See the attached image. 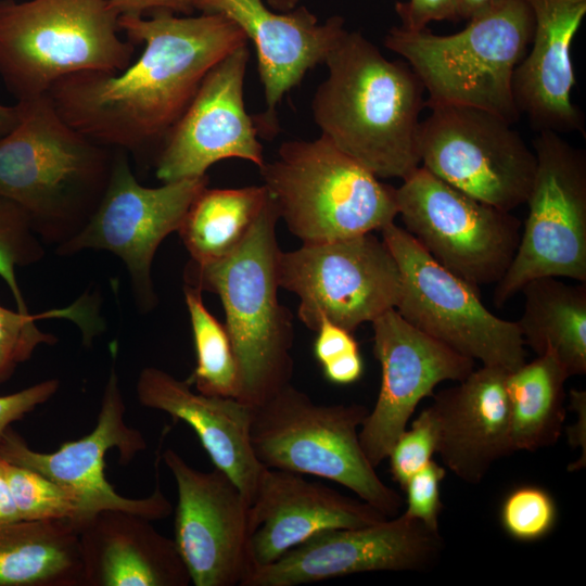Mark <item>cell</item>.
<instances>
[{
  "label": "cell",
  "mask_w": 586,
  "mask_h": 586,
  "mask_svg": "<svg viewBox=\"0 0 586 586\" xmlns=\"http://www.w3.org/2000/svg\"><path fill=\"white\" fill-rule=\"evenodd\" d=\"M118 23L129 41L144 44L137 60L118 72L71 74L47 94L62 118L93 141L133 155L160 151L207 73L249 40L221 14L157 11L150 18L119 15Z\"/></svg>",
  "instance_id": "6da1fadb"
},
{
  "label": "cell",
  "mask_w": 586,
  "mask_h": 586,
  "mask_svg": "<svg viewBox=\"0 0 586 586\" xmlns=\"http://www.w3.org/2000/svg\"><path fill=\"white\" fill-rule=\"evenodd\" d=\"M313 98L321 136L378 178L404 179L420 165L424 88L404 62L387 60L360 31L345 30L328 53Z\"/></svg>",
  "instance_id": "7a4b0ae2"
},
{
  "label": "cell",
  "mask_w": 586,
  "mask_h": 586,
  "mask_svg": "<svg viewBox=\"0 0 586 586\" xmlns=\"http://www.w3.org/2000/svg\"><path fill=\"white\" fill-rule=\"evenodd\" d=\"M16 103L20 122L0 138V196L21 206L41 241L56 249L93 214L114 149L68 125L48 94Z\"/></svg>",
  "instance_id": "3957f363"
},
{
  "label": "cell",
  "mask_w": 586,
  "mask_h": 586,
  "mask_svg": "<svg viewBox=\"0 0 586 586\" xmlns=\"http://www.w3.org/2000/svg\"><path fill=\"white\" fill-rule=\"evenodd\" d=\"M278 211L268 194L251 233L228 257L211 264L191 259L184 284L219 296L239 370L237 399L255 408L291 383L294 361L292 314L278 297Z\"/></svg>",
  "instance_id": "277c9868"
},
{
  "label": "cell",
  "mask_w": 586,
  "mask_h": 586,
  "mask_svg": "<svg viewBox=\"0 0 586 586\" xmlns=\"http://www.w3.org/2000/svg\"><path fill=\"white\" fill-rule=\"evenodd\" d=\"M534 26L526 0H507L470 20L458 33L442 36L428 28L392 27L384 44L416 73L429 94L425 106H473L514 124L521 114L512 93V77L530 48Z\"/></svg>",
  "instance_id": "5b68a950"
},
{
  "label": "cell",
  "mask_w": 586,
  "mask_h": 586,
  "mask_svg": "<svg viewBox=\"0 0 586 586\" xmlns=\"http://www.w3.org/2000/svg\"><path fill=\"white\" fill-rule=\"evenodd\" d=\"M110 0H0V77L16 100L47 94L59 79L118 72L135 44L120 37Z\"/></svg>",
  "instance_id": "8992f818"
},
{
  "label": "cell",
  "mask_w": 586,
  "mask_h": 586,
  "mask_svg": "<svg viewBox=\"0 0 586 586\" xmlns=\"http://www.w3.org/2000/svg\"><path fill=\"white\" fill-rule=\"evenodd\" d=\"M259 173L279 218L303 243L380 231L397 216L396 188L323 136L282 142Z\"/></svg>",
  "instance_id": "52a82bcc"
},
{
  "label": "cell",
  "mask_w": 586,
  "mask_h": 586,
  "mask_svg": "<svg viewBox=\"0 0 586 586\" xmlns=\"http://www.w3.org/2000/svg\"><path fill=\"white\" fill-rule=\"evenodd\" d=\"M368 413L360 404H317L290 383L252 408V447L266 468L330 480L394 517L403 498L380 479L360 445Z\"/></svg>",
  "instance_id": "ba28073f"
},
{
  "label": "cell",
  "mask_w": 586,
  "mask_h": 586,
  "mask_svg": "<svg viewBox=\"0 0 586 586\" xmlns=\"http://www.w3.org/2000/svg\"><path fill=\"white\" fill-rule=\"evenodd\" d=\"M536 169L524 204L527 217L515 255L496 283L502 306L536 278L586 283V155L560 133L538 131L533 141Z\"/></svg>",
  "instance_id": "9c48e42d"
},
{
  "label": "cell",
  "mask_w": 586,
  "mask_h": 586,
  "mask_svg": "<svg viewBox=\"0 0 586 586\" xmlns=\"http://www.w3.org/2000/svg\"><path fill=\"white\" fill-rule=\"evenodd\" d=\"M405 230L440 265L473 289L496 284L509 268L521 222L419 166L396 188Z\"/></svg>",
  "instance_id": "30bf717a"
},
{
  "label": "cell",
  "mask_w": 586,
  "mask_h": 586,
  "mask_svg": "<svg viewBox=\"0 0 586 586\" xmlns=\"http://www.w3.org/2000/svg\"><path fill=\"white\" fill-rule=\"evenodd\" d=\"M380 232L400 270L395 309L405 320L483 366L512 372L525 362L515 321L491 313L480 291L440 265L394 221Z\"/></svg>",
  "instance_id": "8fae6325"
},
{
  "label": "cell",
  "mask_w": 586,
  "mask_h": 586,
  "mask_svg": "<svg viewBox=\"0 0 586 586\" xmlns=\"http://www.w3.org/2000/svg\"><path fill=\"white\" fill-rule=\"evenodd\" d=\"M279 285L298 297L297 317L311 331L329 320L349 332L396 308L399 267L373 232L281 252Z\"/></svg>",
  "instance_id": "7c38bea8"
},
{
  "label": "cell",
  "mask_w": 586,
  "mask_h": 586,
  "mask_svg": "<svg viewBox=\"0 0 586 586\" xmlns=\"http://www.w3.org/2000/svg\"><path fill=\"white\" fill-rule=\"evenodd\" d=\"M420 122V164L456 189L500 209L524 204L536 157L512 124L488 111L430 104Z\"/></svg>",
  "instance_id": "4fadbf2b"
},
{
  "label": "cell",
  "mask_w": 586,
  "mask_h": 586,
  "mask_svg": "<svg viewBox=\"0 0 586 586\" xmlns=\"http://www.w3.org/2000/svg\"><path fill=\"white\" fill-rule=\"evenodd\" d=\"M208 184L207 175L142 186L129 154L114 149L105 191L82 230L55 249L60 256L92 250L106 251L124 264L137 308L150 313L157 305L152 279L155 253L167 235L177 232L194 199Z\"/></svg>",
  "instance_id": "5bb4252c"
},
{
  "label": "cell",
  "mask_w": 586,
  "mask_h": 586,
  "mask_svg": "<svg viewBox=\"0 0 586 586\" xmlns=\"http://www.w3.org/2000/svg\"><path fill=\"white\" fill-rule=\"evenodd\" d=\"M117 343L111 344L113 364L104 386L100 411L93 430L84 437L63 443L52 453L37 451L11 426L0 438V456L7 461L33 469L54 482L69 488L77 497L81 523L102 510H124L151 521L167 518L173 507L160 486V461L162 459L161 436L155 457V487L143 498H128L118 494L104 474L105 454L115 448L119 462L129 463L145 450L143 434L129 426L124 419L126 406L115 367Z\"/></svg>",
  "instance_id": "9a60e30c"
},
{
  "label": "cell",
  "mask_w": 586,
  "mask_h": 586,
  "mask_svg": "<svg viewBox=\"0 0 586 586\" xmlns=\"http://www.w3.org/2000/svg\"><path fill=\"white\" fill-rule=\"evenodd\" d=\"M438 528L403 513L394 519L315 534L273 562L254 569L242 586H296L378 572H422L441 559Z\"/></svg>",
  "instance_id": "2e32d148"
},
{
  "label": "cell",
  "mask_w": 586,
  "mask_h": 586,
  "mask_svg": "<svg viewBox=\"0 0 586 586\" xmlns=\"http://www.w3.org/2000/svg\"><path fill=\"white\" fill-rule=\"evenodd\" d=\"M162 460L177 486L175 544L195 586H242L252 571L249 502L219 469L191 467L173 448Z\"/></svg>",
  "instance_id": "e0dca14e"
},
{
  "label": "cell",
  "mask_w": 586,
  "mask_h": 586,
  "mask_svg": "<svg viewBox=\"0 0 586 586\" xmlns=\"http://www.w3.org/2000/svg\"><path fill=\"white\" fill-rule=\"evenodd\" d=\"M381 385L359 430L361 448L377 468L406 430L418 404L444 381L460 382L474 360L413 327L393 308L371 321Z\"/></svg>",
  "instance_id": "ac0fdd59"
},
{
  "label": "cell",
  "mask_w": 586,
  "mask_h": 586,
  "mask_svg": "<svg viewBox=\"0 0 586 586\" xmlns=\"http://www.w3.org/2000/svg\"><path fill=\"white\" fill-rule=\"evenodd\" d=\"M249 58L247 44L242 46L207 73L157 152L155 174L163 183L205 176L226 158L264 165L258 131L244 105Z\"/></svg>",
  "instance_id": "d6986e66"
},
{
  "label": "cell",
  "mask_w": 586,
  "mask_h": 586,
  "mask_svg": "<svg viewBox=\"0 0 586 586\" xmlns=\"http://www.w3.org/2000/svg\"><path fill=\"white\" fill-rule=\"evenodd\" d=\"M194 10L221 14L234 22L255 47L265 110L253 117L258 136L279 130L278 105L307 72L324 60L346 30L341 16L320 23L305 7L278 12L264 0H191Z\"/></svg>",
  "instance_id": "ffe728a7"
},
{
  "label": "cell",
  "mask_w": 586,
  "mask_h": 586,
  "mask_svg": "<svg viewBox=\"0 0 586 586\" xmlns=\"http://www.w3.org/2000/svg\"><path fill=\"white\" fill-rule=\"evenodd\" d=\"M387 518L366 501L303 474L264 467L249 507L252 571L317 533L366 526Z\"/></svg>",
  "instance_id": "44dd1931"
},
{
  "label": "cell",
  "mask_w": 586,
  "mask_h": 586,
  "mask_svg": "<svg viewBox=\"0 0 586 586\" xmlns=\"http://www.w3.org/2000/svg\"><path fill=\"white\" fill-rule=\"evenodd\" d=\"M534 34L512 77L520 114L537 131L584 132L582 110L572 101L575 72L571 47L586 14V0H526Z\"/></svg>",
  "instance_id": "7402d4cb"
},
{
  "label": "cell",
  "mask_w": 586,
  "mask_h": 586,
  "mask_svg": "<svg viewBox=\"0 0 586 586\" xmlns=\"http://www.w3.org/2000/svg\"><path fill=\"white\" fill-rule=\"evenodd\" d=\"M509 372L483 366L457 385L433 394L428 407L437 430L436 453L446 468L479 484L491 467L514 453L506 379Z\"/></svg>",
  "instance_id": "603a6c76"
},
{
  "label": "cell",
  "mask_w": 586,
  "mask_h": 586,
  "mask_svg": "<svg viewBox=\"0 0 586 586\" xmlns=\"http://www.w3.org/2000/svg\"><path fill=\"white\" fill-rule=\"evenodd\" d=\"M136 393L139 403L168 413L193 429L215 468L222 471L251 505L264 466L251 443L252 408L234 397L194 392L188 381L146 367Z\"/></svg>",
  "instance_id": "cb8c5ba5"
},
{
  "label": "cell",
  "mask_w": 586,
  "mask_h": 586,
  "mask_svg": "<svg viewBox=\"0 0 586 586\" xmlns=\"http://www.w3.org/2000/svg\"><path fill=\"white\" fill-rule=\"evenodd\" d=\"M79 525L82 586H188L189 572L175 540L151 520L102 510Z\"/></svg>",
  "instance_id": "d4e9b609"
},
{
  "label": "cell",
  "mask_w": 586,
  "mask_h": 586,
  "mask_svg": "<svg viewBox=\"0 0 586 586\" xmlns=\"http://www.w3.org/2000/svg\"><path fill=\"white\" fill-rule=\"evenodd\" d=\"M82 571L74 520L0 525V586H82Z\"/></svg>",
  "instance_id": "484cf974"
},
{
  "label": "cell",
  "mask_w": 586,
  "mask_h": 586,
  "mask_svg": "<svg viewBox=\"0 0 586 586\" xmlns=\"http://www.w3.org/2000/svg\"><path fill=\"white\" fill-rule=\"evenodd\" d=\"M520 292L524 309L517 326L537 356L552 354L570 377L586 372V283L568 284L555 277L526 282Z\"/></svg>",
  "instance_id": "4316f807"
},
{
  "label": "cell",
  "mask_w": 586,
  "mask_h": 586,
  "mask_svg": "<svg viewBox=\"0 0 586 586\" xmlns=\"http://www.w3.org/2000/svg\"><path fill=\"white\" fill-rule=\"evenodd\" d=\"M569 378L565 368L549 353L507 374L514 451H535L558 442L565 420L564 385Z\"/></svg>",
  "instance_id": "83f0119b"
},
{
  "label": "cell",
  "mask_w": 586,
  "mask_h": 586,
  "mask_svg": "<svg viewBox=\"0 0 586 586\" xmlns=\"http://www.w3.org/2000/svg\"><path fill=\"white\" fill-rule=\"evenodd\" d=\"M267 200L264 186L202 190L177 231L191 260L211 264L234 253L251 233Z\"/></svg>",
  "instance_id": "f1b7e54d"
},
{
  "label": "cell",
  "mask_w": 586,
  "mask_h": 586,
  "mask_svg": "<svg viewBox=\"0 0 586 586\" xmlns=\"http://www.w3.org/2000/svg\"><path fill=\"white\" fill-rule=\"evenodd\" d=\"M183 295L196 356L188 383L205 395L237 398L239 370L226 326L208 311L200 290L184 284Z\"/></svg>",
  "instance_id": "f546056e"
},
{
  "label": "cell",
  "mask_w": 586,
  "mask_h": 586,
  "mask_svg": "<svg viewBox=\"0 0 586 586\" xmlns=\"http://www.w3.org/2000/svg\"><path fill=\"white\" fill-rule=\"evenodd\" d=\"M86 303L81 300L62 308L43 314L14 311L0 305V384L7 382L17 366L28 360L41 344L58 342L54 334L41 331L36 322L46 318H67L79 327L85 340H91L99 330L97 321L85 316Z\"/></svg>",
  "instance_id": "4dcf8cb0"
},
{
  "label": "cell",
  "mask_w": 586,
  "mask_h": 586,
  "mask_svg": "<svg viewBox=\"0 0 586 586\" xmlns=\"http://www.w3.org/2000/svg\"><path fill=\"white\" fill-rule=\"evenodd\" d=\"M44 253V243L26 212L0 196V277L9 286L18 311L29 313L16 280V268L40 262Z\"/></svg>",
  "instance_id": "1f68e13d"
},
{
  "label": "cell",
  "mask_w": 586,
  "mask_h": 586,
  "mask_svg": "<svg viewBox=\"0 0 586 586\" xmlns=\"http://www.w3.org/2000/svg\"><path fill=\"white\" fill-rule=\"evenodd\" d=\"M7 476L21 520L78 519V499L69 488L9 461Z\"/></svg>",
  "instance_id": "d6a6232c"
},
{
  "label": "cell",
  "mask_w": 586,
  "mask_h": 586,
  "mask_svg": "<svg viewBox=\"0 0 586 586\" xmlns=\"http://www.w3.org/2000/svg\"><path fill=\"white\" fill-rule=\"evenodd\" d=\"M557 505L539 486L523 485L511 491L500 509L506 533L520 542H534L548 535L557 522Z\"/></svg>",
  "instance_id": "836d02e7"
},
{
  "label": "cell",
  "mask_w": 586,
  "mask_h": 586,
  "mask_svg": "<svg viewBox=\"0 0 586 586\" xmlns=\"http://www.w3.org/2000/svg\"><path fill=\"white\" fill-rule=\"evenodd\" d=\"M436 448V424L430 409L426 408L415 419L411 428L402 433L388 453L394 481L403 488L415 473L432 460Z\"/></svg>",
  "instance_id": "e575fe53"
},
{
  "label": "cell",
  "mask_w": 586,
  "mask_h": 586,
  "mask_svg": "<svg viewBox=\"0 0 586 586\" xmlns=\"http://www.w3.org/2000/svg\"><path fill=\"white\" fill-rule=\"evenodd\" d=\"M445 474L446 469L433 460L415 473L403 487L407 496L405 513L438 528V515L443 509L440 484Z\"/></svg>",
  "instance_id": "d590c367"
},
{
  "label": "cell",
  "mask_w": 586,
  "mask_h": 586,
  "mask_svg": "<svg viewBox=\"0 0 586 586\" xmlns=\"http://www.w3.org/2000/svg\"><path fill=\"white\" fill-rule=\"evenodd\" d=\"M59 386V380L49 379L13 394L0 396V438L13 422L49 400Z\"/></svg>",
  "instance_id": "8d00e7d4"
},
{
  "label": "cell",
  "mask_w": 586,
  "mask_h": 586,
  "mask_svg": "<svg viewBox=\"0 0 586 586\" xmlns=\"http://www.w3.org/2000/svg\"><path fill=\"white\" fill-rule=\"evenodd\" d=\"M402 26L408 30H421L433 21H457V0H408L395 4Z\"/></svg>",
  "instance_id": "74e56055"
},
{
  "label": "cell",
  "mask_w": 586,
  "mask_h": 586,
  "mask_svg": "<svg viewBox=\"0 0 586 586\" xmlns=\"http://www.w3.org/2000/svg\"><path fill=\"white\" fill-rule=\"evenodd\" d=\"M316 332L314 354L320 365L344 354L359 351L352 332L329 320L323 319Z\"/></svg>",
  "instance_id": "f35d334b"
},
{
  "label": "cell",
  "mask_w": 586,
  "mask_h": 586,
  "mask_svg": "<svg viewBox=\"0 0 586 586\" xmlns=\"http://www.w3.org/2000/svg\"><path fill=\"white\" fill-rule=\"evenodd\" d=\"M119 14L144 15L146 12L168 11L190 14L194 11L191 0H110Z\"/></svg>",
  "instance_id": "ab89813d"
},
{
  "label": "cell",
  "mask_w": 586,
  "mask_h": 586,
  "mask_svg": "<svg viewBox=\"0 0 586 586\" xmlns=\"http://www.w3.org/2000/svg\"><path fill=\"white\" fill-rule=\"evenodd\" d=\"M321 366L324 378L334 384L354 383L364 372V361L359 351L344 354Z\"/></svg>",
  "instance_id": "60d3db41"
},
{
  "label": "cell",
  "mask_w": 586,
  "mask_h": 586,
  "mask_svg": "<svg viewBox=\"0 0 586 586\" xmlns=\"http://www.w3.org/2000/svg\"><path fill=\"white\" fill-rule=\"evenodd\" d=\"M570 403L572 408L577 411L576 423L568 429L569 442L572 447L583 448V457L585 459L586 451V392L581 390L570 391Z\"/></svg>",
  "instance_id": "b9f144b4"
},
{
  "label": "cell",
  "mask_w": 586,
  "mask_h": 586,
  "mask_svg": "<svg viewBox=\"0 0 586 586\" xmlns=\"http://www.w3.org/2000/svg\"><path fill=\"white\" fill-rule=\"evenodd\" d=\"M7 476V460L0 456V525L20 521Z\"/></svg>",
  "instance_id": "7bdbcfd3"
},
{
  "label": "cell",
  "mask_w": 586,
  "mask_h": 586,
  "mask_svg": "<svg viewBox=\"0 0 586 586\" xmlns=\"http://www.w3.org/2000/svg\"><path fill=\"white\" fill-rule=\"evenodd\" d=\"M507 0H457L459 18L472 20L502 5Z\"/></svg>",
  "instance_id": "ee69618b"
},
{
  "label": "cell",
  "mask_w": 586,
  "mask_h": 586,
  "mask_svg": "<svg viewBox=\"0 0 586 586\" xmlns=\"http://www.w3.org/2000/svg\"><path fill=\"white\" fill-rule=\"evenodd\" d=\"M20 122L18 104L3 105L0 103V138L11 132Z\"/></svg>",
  "instance_id": "f6af8a7d"
},
{
  "label": "cell",
  "mask_w": 586,
  "mask_h": 586,
  "mask_svg": "<svg viewBox=\"0 0 586 586\" xmlns=\"http://www.w3.org/2000/svg\"><path fill=\"white\" fill-rule=\"evenodd\" d=\"M269 8L278 12H289L303 0H264Z\"/></svg>",
  "instance_id": "bcb514c9"
}]
</instances>
